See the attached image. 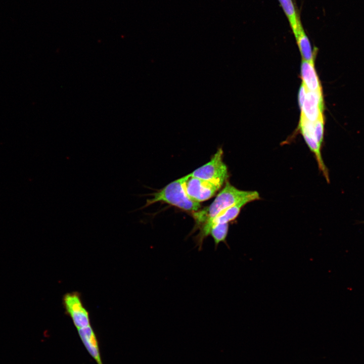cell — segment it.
Masks as SVG:
<instances>
[{
  "label": "cell",
  "instance_id": "1",
  "mask_svg": "<svg viewBox=\"0 0 364 364\" xmlns=\"http://www.w3.org/2000/svg\"><path fill=\"white\" fill-rule=\"evenodd\" d=\"M254 192L239 190L226 181L224 187L210 205L193 213L194 218L198 225L209 223L221 212L252 195Z\"/></svg>",
  "mask_w": 364,
  "mask_h": 364
},
{
  "label": "cell",
  "instance_id": "2",
  "mask_svg": "<svg viewBox=\"0 0 364 364\" xmlns=\"http://www.w3.org/2000/svg\"><path fill=\"white\" fill-rule=\"evenodd\" d=\"M144 207L163 202L188 211H197L201 208L200 203L192 200L183 188V177L168 184L161 190L150 195Z\"/></svg>",
  "mask_w": 364,
  "mask_h": 364
},
{
  "label": "cell",
  "instance_id": "3",
  "mask_svg": "<svg viewBox=\"0 0 364 364\" xmlns=\"http://www.w3.org/2000/svg\"><path fill=\"white\" fill-rule=\"evenodd\" d=\"M183 188L193 201L200 203L214 196L222 185L193 176L190 173L183 177Z\"/></svg>",
  "mask_w": 364,
  "mask_h": 364
},
{
  "label": "cell",
  "instance_id": "4",
  "mask_svg": "<svg viewBox=\"0 0 364 364\" xmlns=\"http://www.w3.org/2000/svg\"><path fill=\"white\" fill-rule=\"evenodd\" d=\"M193 176L223 185L228 177V168L223 161V150L219 148L210 160L190 173Z\"/></svg>",
  "mask_w": 364,
  "mask_h": 364
},
{
  "label": "cell",
  "instance_id": "5",
  "mask_svg": "<svg viewBox=\"0 0 364 364\" xmlns=\"http://www.w3.org/2000/svg\"><path fill=\"white\" fill-rule=\"evenodd\" d=\"M260 199L259 193L254 191L253 193L239 201L219 214L211 221L202 225L201 231L197 237L199 247H201L204 239L210 235L211 228L219 223H229L234 220L240 213L242 208L247 204Z\"/></svg>",
  "mask_w": 364,
  "mask_h": 364
},
{
  "label": "cell",
  "instance_id": "6",
  "mask_svg": "<svg viewBox=\"0 0 364 364\" xmlns=\"http://www.w3.org/2000/svg\"><path fill=\"white\" fill-rule=\"evenodd\" d=\"M66 311L78 329L90 325L89 314L84 307L80 296L76 292L66 294L63 299Z\"/></svg>",
  "mask_w": 364,
  "mask_h": 364
},
{
  "label": "cell",
  "instance_id": "7",
  "mask_svg": "<svg viewBox=\"0 0 364 364\" xmlns=\"http://www.w3.org/2000/svg\"><path fill=\"white\" fill-rule=\"evenodd\" d=\"M302 116L306 119L315 122L323 117L324 100L322 90H307L302 106L300 107Z\"/></svg>",
  "mask_w": 364,
  "mask_h": 364
},
{
  "label": "cell",
  "instance_id": "8",
  "mask_svg": "<svg viewBox=\"0 0 364 364\" xmlns=\"http://www.w3.org/2000/svg\"><path fill=\"white\" fill-rule=\"evenodd\" d=\"M79 336L85 348L97 364H103L96 335L91 325L77 329Z\"/></svg>",
  "mask_w": 364,
  "mask_h": 364
},
{
  "label": "cell",
  "instance_id": "9",
  "mask_svg": "<svg viewBox=\"0 0 364 364\" xmlns=\"http://www.w3.org/2000/svg\"><path fill=\"white\" fill-rule=\"evenodd\" d=\"M301 75L302 84L307 90L311 92L322 90L320 82L315 70L314 61L308 62L302 60L301 65Z\"/></svg>",
  "mask_w": 364,
  "mask_h": 364
},
{
  "label": "cell",
  "instance_id": "10",
  "mask_svg": "<svg viewBox=\"0 0 364 364\" xmlns=\"http://www.w3.org/2000/svg\"><path fill=\"white\" fill-rule=\"evenodd\" d=\"M293 33L295 37L303 60L308 62L313 61L314 56L311 44L302 24H301Z\"/></svg>",
  "mask_w": 364,
  "mask_h": 364
},
{
  "label": "cell",
  "instance_id": "11",
  "mask_svg": "<svg viewBox=\"0 0 364 364\" xmlns=\"http://www.w3.org/2000/svg\"><path fill=\"white\" fill-rule=\"evenodd\" d=\"M289 23L292 32L301 24L299 13L293 0H278Z\"/></svg>",
  "mask_w": 364,
  "mask_h": 364
},
{
  "label": "cell",
  "instance_id": "12",
  "mask_svg": "<svg viewBox=\"0 0 364 364\" xmlns=\"http://www.w3.org/2000/svg\"><path fill=\"white\" fill-rule=\"evenodd\" d=\"M229 224L219 223L213 226L210 232L215 244V247L221 242H224L228 233Z\"/></svg>",
  "mask_w": 364,
  "mask_h": 364
},
{
  "label": "cell",
  "instance_id": "13",
  "mask_svg": "<svg viewBox=\"0 0 364 364\" xmlns=\"http://www.w3.org/2000/svg\"><path fill=\"white\" fill-rule=\"evenodd\" d=\"M314 135L317 143L322 146L324 138V117L314 122Z\"/></svg>",
  "mask_w": 364,
  "mask_h": 364
},
{
  "label": "cell",
  "instance_id": "14",
  "mask_svg": "<svg viewBox=\"0 0 364 364\" xmlns=\"http://www.w3.org/2000/svg\"><path fill=\"white\" fill-rule=\"evenodd\" d=\"M307 89L302 83L299 92V104L300 108L302 106L305 98Z\"/></svg>",
  "mask_w": 364,
  "mask_h": 364
}]
</instances>
